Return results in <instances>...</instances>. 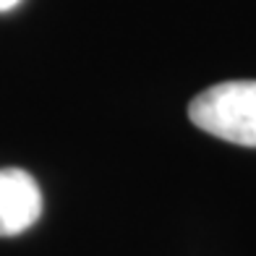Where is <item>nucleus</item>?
I'll list each match as a JSON object with an SVG mask.
<instances>
[{
  "label": "nucleus",
  "mask_w": 256,
  "mask_h": 256,
  "mask_svg": "<svg viewBox=\"0 0 256 256\" xmlns=\"http://www.w3.org/2000/svg\"><path fill=\"white\" fill-rule=\"evenodd\" d=\"M188 118L222 142L256 146V81H222L204 89L191 100Z\"/></svg>",
  "instance_id": "obj_1"
},
{
  "label": "nucleus",
  "mask_w": 256,
  "mask_h": 256,
  "mask_svg": "<svg viewBox=\"0 0 256 256\" xmlns=\"http://www.w3.org/2000/svg\"><path fill=\"white\" fill-rule=\"evenodd\" d=\"M42 214V191L26 170H0V238L29 230Z\"/></svg>",
  "instance_id": "obj_2"
},
{
  "label": "nucleus",
  "mask_w": 256,
  "mask_h": 256,
  "mask_svg": "<svg viewBox=\"0 0 256 256\" xmlns=\"http://www.w3.org/2000/svg\"><path fill=\"white\" fill-rule=\"evenodd\" d=\"M21 3V0H0V14H6V10H10V8H16Z\"/></svg>",
  "instance_id": "obj_3"
}]
</instances>
